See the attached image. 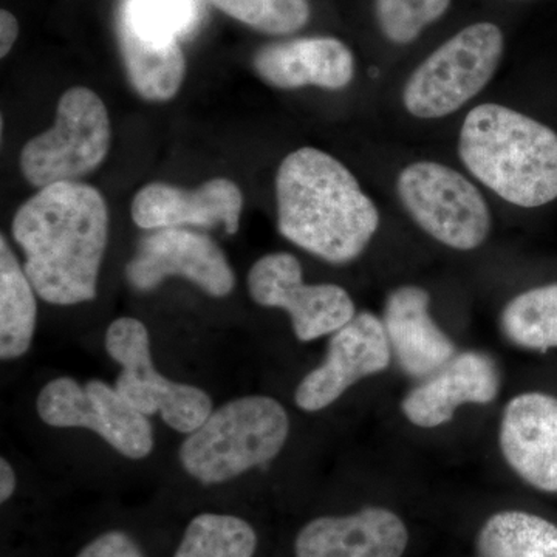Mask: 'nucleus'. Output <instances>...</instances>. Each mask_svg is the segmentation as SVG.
I'll use <instances>...</instances> for the list:
<instances>
[{
    "instance_id": "nucleus-23",
    "label": "nucleus",
    "mask_w": 557,
    "mask_h": 557,
    "mask_svg": "<svg viewBox=\"0 0 557 557\" xmlns=\"http://www.w3.org/2000/svg\"><path fill=\"white\" fill-rule=\"evenodd\" d=\"M258 534L247 520L205 512L190 520L174 557H252Z\"/></svg>"
},
{
    "instance_id": "nucleus-12",
    "label": "nucleus",
    "mask_w": 557,
    "mask_h": 557,
    "mask_svg": "<svg viewBox=\"0 0 557 557\" xmlns=\"http://www.w3.org/2000/svg\"><path fill=\"white\" fill-rule=\"evenodd\" d=\"M185 277L212 298H225L236 276L222 248L207 234L186 228L156 230L139 240L126 267L131 287L148 293L168 277Z\"/></svg>"
},
{
    "instance_id": "nucleus-9",
    "label": "nucleus",
    "mask_w": 557,
    "mask_h": 557,
    "mask_svg": "<svg viewBox=\"0 0 557 557\" xmlns=\"http://www.w3.org/2000/svg\"><path fill=\"white\" fill-rule=\"evenodd\" d=\"M39 418L51 428H84L100 435L121 456L139 460L153 449V429L145 413L132 408L115 386L86 384L61 376L40 388Z\"/></svg>"
},
{
    "instance_id": "nucleus-4",
    "label": "nucleus",
    "mask_w": 557,
    "mask_h": 557,
    "mask_svg": "<svg viewBox=\"0 0 557 557\" xmlns=\"http://www.w3.org/2000/svg\"><path fill=\"white\" fill-rule=\"evenodd\" d=\"M287 410L276 399L249 395L212 410L180 446V463L194 479L214 485L263 467L284 449Z\"/></svg>"
},
{
    "instance_id": "nucleus-20",
    "label": "nucleus",
    "mask_w": 557,
    "mask_h": 557,
    "mask_svg": "<svg viewBox=\"0 0 557 557\" xmlns=\"http://www.w3.org/2000/svg\"><path fill=\"white\" fill-rule=\"evenodd\" d=\"M35 287L5 236L0 237V358L24 357L35 335Z\"/></svg>"
},
{
    "instance_id": "nucleus-28",
    "label": "nucleus",
    "mask_w": 557,
    "mask_h": 557,
    "mask_svg": "<svg viewBox=\"0 0 557 557\" xmlns=\"http://www.w3.org/2000/svg\"><path fill=\"white\" fill-rule=\"evenodd\" d=\"M16 474L7 458L0 460V502L5 504L16 491Z\"/></svg>"
},
{
    "instance_id": "nucleus-14",
    "label": "nucleus",
    "mask_w": 557,
    "mask_h": 557,
    "mask_svg": "<svg viewBox=\"0 0 557 557\" xmlns=\"http://www.w3.org/2000/svg\"><path fill=\"white\" fill-rule=\"evenodd\" d=\"M244 211V194L230 178H212L197 189L153 182L135 194L132 219L141 230L215 228L236 234Z\"/></svg>"
},
{
    "instance_id": "nucleus-25",
    "label": "nucleus",
    "mask_w": 557,
    "mask_h": 557,
    "mask_svg": "<svg viewBox=\"0 0 557 557\" xmlns=\"http://www.w3.org/2000/svg\"><path fill=\"white\" fill-rule=\"evenodd\" d=\"M453 0H375V14L384 38L408 46L429 25L445 16Z\"/></svg>"
},
{
    "instance_id": "nucleus-10",
    "label": "nucleus",
    "mask_w": 557,
    "mask_h": 557,
    "mask_svg": "<svg viewBox=\"0 0 557 557\" xmlns=\"http://www.w3.org/2000/svg\"><path fill=\"white\" fill-rule=\"evenodd\" d=\"M248 289L259 306L287 311L302 343L333 335L357 314L354 299L339 285L306 284L299 260L289 252L260 258L249 270Z\"/></svg>"
},
{
    "instance_id": "nucleus-8",
    "label": "nucleus",
    "mask_w": 557,
    "mask_h": 557,
    "mask_svg": "<svg viewBox=\"0 0 557 557\" xmlns=\"http://www.w3.org/2000/svg\"><path fill=\"white\" fill-rule=\"evenodd\" d=\"M106 351L121 366L116 392L146 417L160 413L174 431L190 434L212 412L207 392L164 379L150 355L149 332L135 318H119L106 333Z\"/></svg>"
},
{
    "instance_id": "nucleus-22",
    "label": "nucleus",
    "mask_w": 557,
    "mask_h": 557,
    "mask_svg": "<svg viewBox=\"0 0 557 557\" xmlns=\"http://www.w3.org/2000/svg\"><path fill=\"white\" fill-rule=\"evenodd\" d=\"M500 325L516 346L537 351L557 348V282L515 296L502 310Z\"/></svg>"
},
{
    "instance_id": "nucleus-19",
    "label": "nucleus",
    "mask_w": 557,
    "mask_h": 557,
    "mask_svg": "<svg viewBox=\"0 0 557 557\" xmlns=\"http://www.w3.org/2000/svg\"><path fill=\"white\" fill-rule=\"evenodd\" d=\"M392 355L412 379H428L456 357V344L431 314V295L418 285L388 293L383 313Z\"/></svg>"
},
{
    "instance_id": "nucleus-27",
    "label": "nucleus",
    "mask_w": 557,
    "mask_h": 557,
    "mask_svg": "<svg viewBox=\"0 0 557 557\" xmlns=\"http://www.w3.org/2000/svg\"><path fill=\"white\" fill-rule=\"evenodd\" d=\"M20 36V22L10 11H0V57L5 58Z\"/></svg>"
},
{
    "instance_id": "nucleus-11",
    "label": "nucleus",
    "mask_w": 557,
    "mask_h": 557,
    "mask_svg": "<svg viewBox=\"0 0 557 557\" xmlns=\"http://www.w3.org/2000/svg\"><path fill=\"white\" fill-rule=\"evenodd\" d=\"M182 30L168 14L146 0H121L116 38L132 89L153 102L170 101L186 76L180 47Z\"/></svg>"
},
{
    "instance_id": "nucleus-7",
    "label": "nucleus",
    "mask_w": 557,
    "mask_h": 557,
    "mask_svg": "<svg viewBox=\"0 0 557 557\" xmlns=\"http://www.w3.org/2000/svg\"><path fill=\"white\" fill-rule=\"evenodd\" d=\"M110 139L112 127L104 102L87 87H72L58 102L53 126L22 149V175L39 189L78 182L101 166Z\"/></svg>"
},
{
    "instance_id": "nucleus-17",
    "label": "nucleus",
    "mask_w": 557,
    "mask_h": 557,
    "mask_svg": "<svg viewBox=\"0 0 557 557\" xmlns=\"http://www.w3.org/2000/svg\"><path fill=\"white\" fill-rule=\"evenodd\" d=\"M409 533L398 515L369 507L307 523L295 541L296 557H403Z\"/></svg>"
},
{
    "instance_id": "nucleus-13",
    "label": "nucleus",
    "mask_w": 557,
    "mask_h": 557,
    "mask_svg": "<svg viewBox=\"0 0 557 557\" xmlns=\"http://www.w3.org/2000/svg\"><path fill=\"white\" fill-rule=\"evenodd\" d=\"M391 359L383 319L361 311L333 333L324 362L311 370L296 388V406L306 412L329 408L358 381L384 372Z\"/></svg>"
},
{
    "instance_id": "nucleus-18",
    "label": "nucleus",
    "mask_w": 557,
    "mask_h": 557,
    "mask_svg": "<svg viewBox=\"0 0 557 557\" xmlns=\"http://www.w3.org/2000/svg\"><path fill=\"white\" fill-rule=\"evenodd\" d=\"M252 67L263 83L281 90L319 87L343 90L355 78L354 51L336 38H299L256 51Z\"/></svg>"
},
{
    "instance_id": "nucleus-21",
    "label": "nucleus",
    "mask_w": 557,
    "mask_h": 557,
    "mask_svg": "<svg viewBox=\"0 0 557 557\" xmlns=\"http://www.w3.org/2000/svg\"><path fill=\"white\" fill-rule=\"evenodd\" d=\"M480 557H557V525L533 512H496L478 534Z\"/></svg>"
},
{
    "instance_id": "nucleus-5",
    "label": "nucleus",
    "mask_w": 557,
    "mask_h": 557,
    "mask_svg": "<svg viewBox=\"0 0 557 557\" xmlns=\"http://www.w3.org/2000/svg\"><path fill=\"white\" fill-rule=\"evenodd\" d=\"M504 53V33L496 24L469 25L413 70L403 89V106L420 120L453 115L491 83Z\"/></svg>"
},
{
    "instance_id": "nucleus-1",
    "label": "nucleus",
    "mask_w": 557,
    "mask_h": 557,
    "mask_svg": "<svg viewBox=\"0 0 557 557\" xmlns=\"http://www.w3.org/2000/svg\"><path fill=\"white\" fill-rule=\"evenodd\" d=\"M11 231L39 298L53 306L97 298L109 239L108 205L100 190L81 182L46 186L17 209Z\"/></svg>"
},
{
    "instance_id": "nucleus-16",
    "label": "nucleus",
    "mask_w": 557,
    "mask_h": 557,
    "mask_svg": "<svg viewBox=\"0 0 557 557\" xmlns=\"http://www.w3.org/2000/svg\"><path fill=\"white\" fill-rule=\"evenodd\" d=\"M500 391V372L482 351H461L406 395L401 410L417 428L449 423L463 405H487Z\"/></svg>"
},
{
    "instance_id": "nucleus-15",
    "label": "nucleus",
    "mask_w": 557,
    "mask_h": 557,
    "mask_svg": "<svg viewBox=\"0 0 557 557\" xmlns=\"http://www.w3.org/2000/svg\"><path fill=\"white\" fill-rule=\"evenodd\" d=\"M498 443L508 467L528 485L557 494V398L527 392L508 403Z\"/></svg>"
},
{
    "instance_id": "nucleus-6",
    "label": "nucleus",
    "mask_w": 557,
    "mask_h": 557,
    "mask_svg": "<svg viewBox=\"0 0 557 557\" xmlns=\"http://www.w3.org/2000/svg\"><path fill=\"white\" fill-rule=\"evenodd\" d=\"M397 194L418 228L445 247L472 251L493 230L491 209L478 186L438 161L408 164L398 174Z\"/></svg>"
},
{
    "instance_id": "nucleus-2",
    "label": "nucleus",
    "mask_w": 557,
    "mask_h": 557,
    "mask_svg": "<svg viewBox=\"0 0 557 557\" xmlns=\"http://www.w3.org/2000/svg\"><path fill=\"white\" fill-rule=\"evenodd\" d=\"M278 233L335 265L357 260L380 228L375 201L346 164L310 148L282 160L276 174Z\"/></svg>"
},
{
    "instance_id": "nucleus-24",
    "label": "nucleus",
    "mask_w": 557,
    "mask_h": 557,
    "mask_svg": "<svg viewBox=\"0 0 557 557\" xmlns=\"http://www.w3.org/2000/svg\"><path fill=\"white\" fill-rule=\"evenodd\" d=\"M233 20L267 35H292L310 20L309 0H209Z\"/></svg>"
},
{
    "instance_id": "nucleus-26",
    "label": "nucleus",
    "mask_w": 557,
    "mask_h": 557,
    "mask_svg": "<svg viewBox=\"0 0 557 557\" xmlns=\"http://www.w3.org/2000/svg\"><path fill=\"white\" fill-rule=\"evenodd\" d=\"M76 557H143L138 545L121 531H109L86 545Z\"/></svg>"
},
{
    "instance_id": "nucleus-3",
    "label": "nucleus",
    "mask_w": 557,
    "mask_h": 557,
    "mask_svg": "<svg viewBox=\"0 0 557 557\" xmlns=\"http://www.w3.org/2000/svg\"><path fill=\"white\" fill-rule=\"evenodd\" d=\"M458 157L509 205L539 208L557 200V132L519 110L475 106L461 124Z\"/></svg>"
}]
</instances>
